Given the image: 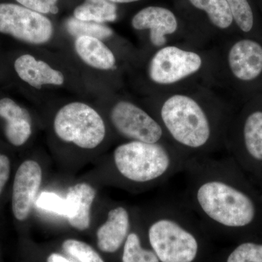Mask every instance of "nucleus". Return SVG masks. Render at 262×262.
Instances as JSON below:
<instances>
[{
    "instance_id": "obj_1",
    "label": "nucleus",
    "mask_w": 262,
    "mask_h": 262,
    "mask_svg": "<svg viewBox=\"0 0 262 262\" xmlns=\"http://www.w3.org/2000/svg\"><path fill=\"white\" fill-rule=\"evenodd\" d=\"M232 163L208 156L189 158L186 205L203 226L216 230L247 228L257 220L254 198L237 179Z\"/></svg>"
},
{
    "instance_id": "obj_2",
    "label": "nucleus",
    "mask_w": 262,
    "mask_h": 262,
    "mask_svg": "<svg viewBox=\"0 0 262 262\" xmlns=\"http://www.w3.org/2000/svg\"><path fill=\"white\" fill-rule=\"evenodd\" d=\"M147 237L160 262H195L203 225L187 205L163 203L148 220Z\"/></svg>"
},
{
    "instance_id": "obj_3",
    "label": "nucleus",
    "mask_w": 262,
    "mask_h": 262,
    "mask_svg": "<svg viewBox=\"0 0 262 262\" xmlns=\"http://www.w3.org/2000/svg\"><path fill=\"white\" fill-rule=\"evenodd\" d=\"M187 158L177 148L164 142L130 141L113 153L115 170L125 182L139 186L163 184L184 171Z\"/></svg>"
},
{
    "instance_id": "obj_4",
    "label": "nucleus",
    "mask_w": 262,
    "mask_h": 262,
    "mask_svg": "<svg viewBox=\"0 0 262 262\" xmlns=\"http://www.w3.org/2000/svg\"><path fill=\"white\" fill-rule=\"evenodd\" d=\"M160 120L176 148L187 158L208 156L215 141L211 117L195 100L174 95L164 102Z\"/></svg>"
},
{
    "instance_id": "obj_5",
    "label": "nucleus",
    "mask_w": 262,
    "mask_h": 262,
    "mask_svg": "<svg viewBox=\"0 0 262 262\" xmlns=\"http://www.w3.org/2000/svg\"><path fill=\"white\" fill-rule=\"evenodd\" d=\"M54 130L61 140L82 149L97 147L106 136V126L99 114L80 102L69 103L58 112Z\"/></svg>"
},
{
    "instance_id": "obj_6",
    "label": "nucleus",
    "mask_w": 262,
    "mask_h": 262,
    "mask_svg": "<svg viewBox=\"0 0 262 262\" xmlns=\"http://www.w3.org/2000/svg\"><path fill=\"white\" fill-rule=\"evenodd\" d=\"M0 32L31 44H43L53 36L51 20L25 7L0 4Z\"/></svg>"
},
{
    "instance_id": "obj_7",
    "label": "nucleus",
    "mask_w": 262,
    "mask_h": 262,
    "mask_svg": "<svg viewBox=\"0 0 262 262\" xmlns=\"http://www.w3.org/2000/svg\"><path fill=\"white\" fill-rule=\"evenodd\" d=\"M110 118L117 132L126 139L146 143L164 142L162 140L165 132L160 122L134 103H116Z\"/></svg>"
},
{
    "instance_id": "obj_8",
    "label": "nucleus",
    "mask_w": 262,
    "mask_h": 262,
    "mask_svg": "<svg viewBox=\"0 0 262 262\" xmlns=\"http://www.w3.org/2000/svg\"><path fill=\"white\" fill-rule=\"evenodd\" d=\"M203 64L196 53L168 46L155 53L150 63V79L157 84H170L196 73Z\"/></svg>"
},
{
    "instance_id": "obj_9",
    "label": "nucleus",
    "mask_w": 262,
    "mask_h": 262,
    "mask_svg": "<svg viewBox=\"0 0 262 262\" xmlns=\"http://www.w3.org/2000/svg\"><path fill=\"white\" fill-rule=\"evenodd\" d=\"M42 178V169L37 162L27 160L19 166L13 183L12 198L13 214L17 220L24 221L28 218Z\"/></svg>"
},
{
    "instance_id": "obj_10",
    "label": "nucleus",
    "mask_w": 262,
    "mask_h": 262,
    "mask_svg": "<svg viewBox=\"0 0 262 262\" xmlns=\"http://www.w3.org/2000/svg\"><path fill=\"white\" fill-rule=\"evenodd\" d=\"M132 26L137 30L149 29L150 41L156 47L165 46V36L173 34L178 28L177 18L170 10L155 6L144 8L134 15Z\"/></svg>"
},
{
    "instance_id": "obj_11",
    "label": "nucleus",
    "mask_w": 262,
    "mask_h": 262,
    "mask_svg": "<svg viewBox=\"0 0 262 262\" xmlns=\"http://www.w3.org/2000/svg\"><path fill=\"white\" fill-rule=\"evenodd\" d=\"M229 68L243 81L254 80L262 72V47L251 39L236 42L229 51Z\"/></svg>"
},
{
    "instance_id": "obj_12",
    "label": "nucleus",
    "mask_w": 262,
    "mask_h": 262,
    "mask_svg": "<svg viewBox=\"0 0 262 262\" xmlns=\"http://www.w3.org/2000/svg\"><path fill=\"white\" fill-rule=\"evenodd\" d=\"M130 227L131 215L127 208L122 206L112 208L106 222L98 229V248L103 252H116L125 243Z\"/></svg>"
},
{
    "instance_id": "obj_13",
    "label": "nucleus",
    "mask_w": 262,
    "mask_h": 262,
    "mask_svg": "<svg viewBox=\"0 0 262 262\" xmlns=\"http://www.w3.org/2000/svg\"><path fill=\"white\" fill-rule=\"evenodd\" d=\"M0 117L6 120L5 136L14 146H21L32 134V120L28 112L10 98L0 100Z\"/></svg>"
},
{
    "instance_id": "obj_14",
    "label": "nucleus",
    "mask_w": 262,
    "mask_h": 262,
    "mask_svg": "<svg viewBox=\"0 0 262 262\" xmlns=\"http://www.w3.org/2000/svg\"><path fill=\"white\" fill-rule=\"evenodd\" d=\"M96 194L94 188L87 183H80L69 189L66 196L69 208L67 218L72 227L80 231L89 228Z\"/></svg>"
},
{
    "instance_id": "obj_15",
    "label": "nucleus",
    "mask_w": 262,
    "mask_h": 262,
    "mask_svg": "<svg viewBox=\"0 0 262 262\" xmlns=\"http://www.w3.org/2000/svg\"><path fill=\"white\" fill-rule=\"evenodd\" d=\"M15 70L22 80L37 89L43 84L61 85L64 81L61 72L51 68L46 62L37 61L31 55L19 57L15 62Z\"/></svg>"
},
{
    "instance_id": "obj_16",
    "label": "nucleus",
    "mask_w": 262,
    "mask_h": 262,
    "mask_svg": "<svg viewBox=\"0 0 262 262\" xmlns=\"http://www.w3.org/2000/svg\"><path fill=\"white\" fill-rule=\"evenodd\" d=\"M75 46L77 54L88 65L102 70L115 67V58L113 52L101 39L83 36L77 38Z\"/></svg>"
},
{
    "instance_id": "obj_17",
    "label": "nucleus",
    "mask_w": 262,
    "mask_h": 262,
    "mask_svg": "<svg viewBox=\"0 0 262 262\" xmlns=\"http://www.w3.org/2000/svg\"><path fill=\"white\" fill-rule=\"evenodd\" d=\"M243 141L246 155L255 164H262V112L248 115L243 127Z\"/></svg>"
},
{
    "instance_id": "obj_18",
    "label": "nucleus",
    "mask_w": 262,
    "mask_h": 262,
    "mask_svg": "<svg viewBox=\"0 0 262 262\" xmlns=\"http://www.w3.org/2000/svg\"><path fill=\"white\" fill-rule=\"evenodd\" d=\"M117 7L108 0H85L74 11L75 18L83 21L101 24L117 18Z\"/></svg>"
},
{
    "instance_id": "obj_19",
    "label": "nucleus",
    "mask_w": 262,
    "mask_h": 262,
    "mask_svg": "<svg viewBox=\"0 0 262 262\" xmlns=\"http://www.w3.org/2000/svg\"><path fill=\"white\" fill-rule=\"evenodd\" d=\"M198 9L204 10L211 23L218 28L230 27L233 20L232 12L226 0H189Z\"/></svg>"
},
{
    "instance_id": "obj_20",
    "label": "nucleus",
    "mask_w": 262,
    "mask_h": 262,
    "mask_svg": "<svg viewBox=\"0 0 262 262\" xmlns=\"http://www.w3.org/2000/svg\"><path fill=\"white\" fill-rule=\"evenodd\" d=\"M122 262H160L152 249L144 248L140 236L136 232H130L124 243Z\"/></svg>"
},
{
    "instance_id": "obj_21",
    "label": "nucleus",
    "mask_w": 262,
    "mask_h": 262,
    "mask_svg": "<svg viewBox=\"0 0 262 262\" xmlns=\"http://www.w3.org/2000/svg\"><path fill=\"white\" fill-rule=\"evenodd\" d=\"M67 29L71 35L77 38L87 36L106 39L113 34V31L106 26L95 22L83 21L75 18H71L67 22Z\"/></svg>"
},
{
    "instance_id": "obj_22",
    "label": "nucleus",
    "mask_w": 262,
    "mask_h": 262,
    "mask_svg": "<svg viewBox=\"0 0 262 262\" xmlns=\"http://www.w3.org/2000/svg\"><path fill=\"white\" fill-rule=\"evenodd\" d=\"M239 28L244 32L251 30L253 25L252 9L247 0H226Z\"/></svg>"
},
{
    "instance_id": "obj_23",
    "label": "nucleus",
    "mask_w": 262,
    "mask_h": 262,
    "mask_svg": "<svg viewBox=\"0 0 262 262\" xmlns=\"http://www.w3.org/2000/svg\"><path fill=\"white\" fill-rule=\"evenodd\" d=\"M226 262H262V244L246 242L229 253Z\"/></svg>"
},
{
    "instance_id": "obj_24",
    "label": "nucleus",
    "mask_w": 262,
    "mask_h": 262,
    "mask_svg": "<svg viewBox=\"0 0 262 262\" xmlns=\"http://www.w3.org/2000/svg\"><path fill=\"white\" fill-rule=\"evenodd\" d=\"M63 248L80 262H104L94 248L82 241L67 239L63 244Z\"/></svg>"
},
{
    "instance_id": "obj_25",
    "label": "nucleus",
    "mask_w": 262,
    "mask_h": 262,
    "mask_svg": "<svg viewBox=\"0 0 262 262\" xmlns=\"http://www.w3.org/2000/svg\"><path fill=\"white\" fill-rule=\"evenodd\" d=\"M35 205L44 211L53 212L67 217L69 215L67 200L61 198L56 193L43 192L36 198Z\"/></svg>"
},
{
    "instance_id": "obj_26",
    "label": "nucleus",
    "mask_w": 262,
    "mask_h": 262,
    "mask_svg": "<svg viewBox=\"0 0 262 262\" xmlns=\"http://www.w3.org/2000/svg\"><path fill=\"white\" fill-rule=\"evenodd\" d=\"M25 8L39 13H51L58 0H16Z\"/></svg>"
},
{
    "instance_id": "obj_27",
    "label": "nucleus",
    "mask_w": 262,
    "mask_h": 262,
    "mask_svg": "<svg viewBox=\"0 0 262 262\" xmlns=\"http://www.w3.org/2000/svg\"><path fill=\"white\" fill-rule=\"evenodd\" d=\"M10 163L6 155L0 153V194L9 179Z\"/></svg>"
},
{
    "instance_id": "obj_28",
    "label": "nucleus",
    "mask_w": 262,
    "mask_h": 262,
    "mask_svg": "<svg viewBox=\"0 0 262 262\" xmlns=\"http://www.w3.org/2000/svg\"><path fill=\"white\" fill-rule=\"evenodd\" d=\"M48 262H72L58 253H52L48 258Z\"/></svg>"
},
{
    "instance_id": "obj_29",
    "label": "nucleus",
    "mask_w": 262,
    "mask_h": 262,
    "mask_svg": "<svg viewBox=\"0 0 262 262\" xmlns=\"http://www.w3.org/2000/svg\"><path fill=\"white\" fill-rule=\"evenodd\" d=\"M108 1L115 3H134V2L136 1H139V0H108Z\"/></svg>"
}]
</instances>
